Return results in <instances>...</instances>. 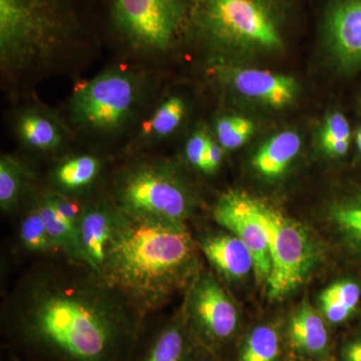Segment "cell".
<instances>
[{
	"instance_id": "cell-1",
	"label": "cell",
	"mask_w": 361,
	"mask_h": 361,
	"mask_svg": "<svg viewBox=\"0 0 361 361\" xmlns=\"http://www.w3.org/2000/svg\"><path fill=\"white\" fill-rule=\"evenodd\" d=\"M21 336L63 361H114L134 336L140 314L84 265L30 273L11 302Z\"/></svg>"
},
{
	"instance_id": "cell-2",
	"label": "cell",
	"mask_w": 361,
	"mask_h": 361,
	"mask_svg": "<svg viewBox=\"0 0 361 361\" xmlns=\"http://www.w3.org/2000/svg\"><path fill=\"white\" fill-rule=\"evenodd\" d=\"M195 262L196 247L184 223L118 209L102 279L141 314L158 310L186 283Z\"/></svg>"
},
{
	"instance_id": "cell-3",
	"label": "cell",
	"mask_w": 361,
	"mask_h": 361,
	"mask_svg": "<svg viewBox=\"0 0 361 361\" xmlns=\"http://www.w3.org/2000/svg\"><path fill=\"white\" fill-rule=\"evenodd\" d=\"M188 35L219 54H274L284 47L275 0H194Z\"/></svg>"
},
{
	"instance_id": "cell-4",
	"label": "cell",
	"mask_w": 361,
	"mask_h": 361,
	"mask_svg": "<svg viewBox=\"0 0 361 361\" xmlns=\"http://www.w3.org/2000/svg\"><path fill=\"white\" fill-rule=\"evenodd\" d=\"M106 30L134 51L161 54L189 32L194 0H99Z\"/></svg>"
},
{
	"instance_id": "cell-5",
	"label": "cell",
	"mask_w": 361,
	"mask_h": 361,
	"mask_svg": "<svg viewBox=\"0 0 361 361\" xmlns=\"http://www.w3.org/2000/svg\"><path fill=\"white\" fill-rule=\"evenodd\" d=\"M115 204L137 217L182 222L193 211V197L172 165L160 161L140 164L116 180Z\"/></svg>"
},
{
	"instance_id": "cell-6",
	"label": "cell",
	"mask_w": 361,
	"mask_h": 361,
	"mask_svg": "<svg viewBox=\"0 0 361 361\" xmlns=\"http://www.w3.org/2000/svg\"><path fill=\"white\" fill-rule=\"evenodd\" d=\"M142 90V78L132 71H104L75 89L70 102L71 120L87 132H116L135 115Z\"/></svg>"
},
{
	"instance_id": "cell-7",
	"label": "cell",
	"mask_w": 361,
	"mask_h": 361,
	"mask_svg": "<svg viewBox=\"0 0 361 361\" xmlns=\"http://www.w3.org/2000/svg\"><path fill=\"white\" fill-rule=\"evenodd\" d=\"M252 208L268 234L271 271L268 295L280 299L302 284L314 262V249L302 226L267 204L252 198Z\"/></svg>"
},
{
	"instance_id": "cell-8",
	"label": "cell",
	"mask_w": 361,
	"mask_h": 361,
	"mask_svg": "<svg viewBox=\"0 0 361 361\" xmlns=\"http://www.w3.org/2000/svg\"><path fill=\"white\" fill-rule=\"evenodd\" d=\"M214 219L238 237L251 251L259 279L267 281L271 271L269 238L252 208L251 197L241 192L223 195L213 211Z\"/></svg>"
},
{
	"instance_id": "cell-9",
	"label": "cell",
	"mask_w": 361,
	"mask_h": 361,
	"mask_svg": "<svg viewBox=\"0 0 361 361\" xmlns=\"http://www.w3.org/2000/svg\"><path fill=\"white\" fill-rule=\"evenodd\" d=\"M189 314L202 334L213 341L229 338L238 324V312L212 276L198 280L189 301Z\"/></svg>"
},
{
	"instance_id": "cell-10",
	"label": "cell",
	"mask_w": 361,
	"mask_h": 361,
	"mask_svg": "<svg viewBox=\"0 0 361 361\" xmlns=\"http://www.w3.org/2000/svg\"><path fill=\"white\" fill-rule=\"evenodd\" d=\"M220 80L241 96L274 109L295 101L298 84L295 78L258 68L220 65L216 68Z\"/></svg>"
},
{
	"instance_id": "cell-11",
	"label": "cell",
	"mask_w": 361,
	"mask_h": 361,
	"mask_svg": "<svg viewBox=\"0 0 361 361\" xmlns=\"http://www.w3.org/2000/svg\"><path fill=\"white\" fill-rule=\"evenodd\" d=\"M330 51L342 71L361 68V0H336L326 18Z\"/></svg>"
},
{
	"instance_id": "cell-12",
	"label": "cell",
	"mask_w": 361,
	"mask_h": 361,
	"mask_svg": "<svg viewBox=\"0 0 361 361\" xmlns=\"http://www.w3.org/2000/svg\"><path fill=\"white\" fill-rule=\"evenodd\" d=\"M118 215V208L115 203L97 202L84 205L78 222L82 245L94 273L101 278Z\"/></svg>"
},
{
	"instance_id": "cell-13",
	"label": "cell",
	"mask_w": 361,
	"mask_h": 361,
	"mask_svg": "<svg viewBox=\"0 0 361 361\" xmlns=\"http://www.w3.org/2000/svg\"><path fill=\"white\" fill-rule=\"evenodd\" d=\"M200 248L211 264L229 279H241L255 267L251 251L235 235H211L202 239Z\"/></svg>"
},
{
	"instance_id": "cell-14",
	"label": "cell",
	"mask_w": 361,
	"mask_h": 361,
	"mask_svg": "<svg viewBox=\"0 0 361 361\" xmlns=\"http://www.w3.org/2000/svg\"><path fill=\"white\" fill-rule=\"evenodd\" d=\"M16 128L20 141L35 151H56L65 142V132L59 121L39 109H28L20 113Z\"/></svg>"
},
{
	"instance_id": "cell-15",
	"label": "cell",
	"mask_w": 361,
	"mask_h": 361,
	"mask_svg": "<svg viewBox=\"0 0 361 361\" xmlns=\"http://www.w3.org/2000/svg\"><path fill=\"white\" fill-rule=\"evenodd\" d=\"M103 164L97 156L80 154L68 157L52 170V185L56 191L73 197L87 191L97 182Z\"/></svg>"
},
{
	"instance_id": "cell-16",
	"label": "cell",
	"mask_w": 361,
	"mask_h": 361,
	"mask_svg": "<svg viewBox=\"0 0 361 361\" xmlns=\"http://www.w3.org/2000/svg\"><path fill=\"white\" fill-rule=\"evenodd\" d=\"M302 146L300 135L293 130H284L271 137L260 147L253 158L257 172L268 179L284 174Z\"/></svg>"
},
{
	"instance_id": "cell-17",
	"label": "cell",
	"mask_w": 361,
	"mask_h": 361,
	"mask_svg": "<svg viewBox=\"0 0 361 361\" xmlns=\"http://www.w3.org/2000/svg\"><path fill=\"white\" fill-rule=\"evenodd\" d=\"M288 334L292 348L306 355H323L329 346V334L322 316L307 303L292 316Z\"/></svg>"
},
{
	"instance_id": "cell-18",
	"label": "cell",
	"mask_w": 361,
	"mask_h": 361,
	"mask_svg": "<svg viewBox=\"0 0 361 361\" xmlns=\"http://www.w3.org/2000/svg\"><path fill=\"white\" fill-rule=\"evenodd\" d=\"M35 203L37 204V208L44 218L49 236L54 241V245L58 248L59 253L65 254L66 257L70 259L71 262L84 265L94 273L92 263L85 254L84 247L80 242L78 230L59 219L54 209L49 205V202L45 200L42 195L37 199Z\"/></svg>"
},
{
	"instance_id": "cell-19",
	"label": "cell",
	"mask_w": 361,
	"mask_h": 361,
	"mask_svg": "<svg viewBox=\"0 0 361 361\" xmlns=\"http://www.w3.org/2000/svg\"><path fill=\"white\" fill-rule=\"evenodd\" d=\"M187 106L180 96H170L159 104L142 126L137 142L152 144L166 139L179 129L186 116Z\"/></svg>"
},
{
	"instance_id": "cell-20",
	"label": "cell",
	"mask_w": 361,
	"mask_h": 361,
	"mask_svg": "<svg viewBox=\"0 0 361 361\" xmlns=\"http://www.w3.org/2000/svg\"><path fill=\"white\" fill-rule=\"evenodd\" d=\"M32 173L18 157L4 154L0 158V208L13 211L28 189Z\"/></svg>"
},
{
	"instance_id": "cell-21",
	"label": "cell",
	"mask_w": 361,
	"mask_h": 361,
	"mask_svg": "<svg viewBox=\"0 0 361 361\" xmlns=\"http://www.w3.org/2000/svg\"><path fill=\"white\" fill-rule=\"evenodd\" d=\"M20 241L23 248L32 253L42 255H54L59 253L49 236L44 218L35 203L30 207L20 221Z\"/></svg>"
},
{
	"instance_id": "cell-22",
	"label": "cell",
	"mask_w": 361,
	"mask_h": 361,
	"mask_svg": "<svg viewBox=\"0 0 361 361\" xmlns=\"http://www.w3.org/2000/svg\"><path fill=\"white\" fill-rule=\"evenodd\" d=\"M320 140L323 149L329 156L334 158L345 156L353 140V130L346 116L341 111L330 114L323 126Z\"/></svg>"
},
{
	"instance_id": "cell-23",
	"label": "cell",
	"mask_w": 361,
	"mask_h": 361,
	"mask_svg": "<svg viewBox=\"0 0 361 361\" xmlns=\"http://www.w3.org/2000/svg\"><path fill=\"white\" fill-rule=\"evenodd\" d=\"M279 337L272 327L260 325L251 332L240 361H275L279 355Z\"/></svg>"
},
{
	"instance_id": "cell-24",
	"label": "cell",
	"mask_w": 361,
	"mask_h": 361,
	"mask_svg": "<svg viewBox=\"0 0 361 361\" xmlns=\"http://www.w3.org/2000/svg\"><path fill=\"white\" fill-rule=\"evenodd\" d=\"M185 348L184 332L179 324L174 323L159 334L142 361H183Z\"/></svg>"
},
{
	"instance_id": "cell-25",
	"label": "cell",
	"mask_w": 361,
	"mask_h": 361,
	"mask_svg": "<svg viewBox=\"0 0 361 361\" xmlns=\"http://www.w3.org/2000/svg\"><path fill=\"white\" fill-rule=\"evenodd\" d=\"M254 132L255 125L244 116H221L215 123L217 142L225 149H236L243 146Z\"/></svg>"
},
{
	"instance_id": "cell-26",
	"label": "cell",
	"mask_w": 361,
	"mask_h": 361,
	"mask_svg": "<svg viewBox=\"0 0 361 361\" xmlns=\"http://www.w3.org/2000/svg\"><path fill=\"white\" fill-rule=\"evenodd\" d=\"M334 220L348 239L361 250V196L338 207L334 211Z\"/></svg>"
},
{
	"instance_id": "cell-27",
	"label": "cell",
	"mask_w": 361,
	"mask_h": 361,
	"mask_svg": "<svg viewBox=\"0 0 361 361\" xmlns=\"http://www.w3.org/2000/svg\"><path fill=\"white\" fill-rule=\"evenodd\" d=\"M361 298V287L353 280H343L332 284L320 296L322 303H336L355 310Z\"/></svg>"
},
{
	"instance_id": "cell-28",
	"label": "cell",
	"mask_w": 361,
	"mask_h": 361,
	"mask_svg": "<svg viewBox=\"0 0 361 361\" xmlns=\"http://www.w3.org/2000/svg\"><path fill=\"white\" fill-rule=\"evenodd\" d=\"M212 137L204 130H199L190 135L185 147L187 161L202 172L206 173L207 154Z\"/></svg>"
},
{
	"instance_id": "cell-29",
	"label": "cell",
	"mask_w": 361,
	"mask_h": 361,
	"mask_svg": "<svg viewBox=\"0 0 361 361\" xmlns=\"http://www.w3.org/2000/svg\"><path fill=\"white\" fill-rule=\"evenodd\" d=\"M322 312L331 323H341L348 320L355 310L336 303H322Z\"/></svg>"
},
{
	"instance_id": "cell-30",
	"label": "cell",
	"mask_w": 361,
	"mask_h": 361,
	"mask_svg": "<svg viewBox=\"0 0 361 361\" xmlns=\"http://www.w3.org/2000/svg\"><path fill=\"white\" fill-rule=\"evenodd\" d=\"M343 361H361V338L348 342L342 351Z\"/></svg>"
},
{
	"instance_id": "cell-31",
	"label": "cell",
	"mask_w": 361,
	"mask_h": 361,
	"mask_svg": "<svg viewBox=\"0 0 361 361\" xmlns=\"http://www.w3.org/2000/svg\"><path fill=\"white\" fill-rule=\"evenodd\" d=\"M355 144L356 149H357L358 154H360L361 157V125L358 127V129L356 130L355 135Z\"/></svg>"
}]
</instances>
